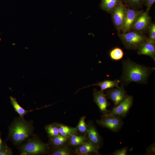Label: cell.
I'll use <instances>...</instances> for the list:
<instances>
[{"label": "cell", "instance_id": "6da1fadb", "mask_svg": "<svg viewBox=\"0 0 155 155\" xmlns=\"http://www.w3.org/2000/svg\"><path fill=\"white\" fill-rule=\"evenodd\" d=\"M123 73L121 80L125 84L134 82L146 84L148 78L154 68L138 64L128 59L122 63Z\"/></svg>", "mask_w": 155, "mask_h": 155}, {"label": "cell", "instance_id": "7a4b0ae2", "mask_svg": "<svg viewBox=\"0 0 155 155\" xmlns=\"http://www.w3.org/2000/svg\"><path fill=\"white\" fill-rule=\"evenodd\" d=\"M33 129L32 122L16 119L9 126L8 138L14 145L20 146L32 135Z\"/></svg>", "mask_w": 155, "mask_h": 155}, {"label": "cell", "instance_id": "3957f363", "mask_svg": "<svg viewBox=\"0 0 155 155\" xmlns=\"http://www.w3.org/2000/svg\"><path fill=\"white\" fill-rule=\"evenodd\" d=\"M49 149V145L41 142L38 138H29L19 148L20 154L34 155L44 154Z\"/></svg>", "mask_w": 155, "mask_h": 155}, {"label": "cell", "instance_id": "277c9868", "mask_svg": "<svg viewBox=\"0 0 155 155\" xmlns=\"http://www.w3.org/2000/svg\"><path fill=\"white\" fill-rule=\"evenodd\" d=\"M120 39L127 49H137L142 43L146 42L147 36L140 32L131 31L125 33H118Z\"/></svg>", "mask_w": 155, "mask_h": 155}, {"label": "cell", "instance_id": "5b68a950", "mask_svg": "<svg viewBox=\"0 0 155 155\" xmlns=\"http://www.w3.org/2000/svg\"><path fill=\"white\" fill-rule=\"evenodd\" d=\"M127 9L125 5L122 3L116 5L110 13L113 24L118 33L122 28Z\"/></svg>", "mask_w": 155, "mask_h": 155}, {"label": "cell", "instance_id": "8992f818", "mask_svg": "<svg viewBox=\"0 0 155 155\" xmlns=\"http://www.w3.org/2000/svg\"><path fill=\"white\" fill-rule=\"evenodd\" d=\"M96 122L100 126L114 131L119 130L123 123L120 116L107 114L102 115L101 119L97 120Z\"/></svg>", "mask_w": 155, "mask_h": 155}, {"label": "cell", "instance_id": "52a82bcc", "mask_svg": "<svg viewBox=\"0 0 155 155\" xmlns=\"http://www.w3.org/2000/svg\"><path fill=\"white\" fill-rule=\"evenodd\" d=\"M151 18L149 15V12L144 10L137 16L131 29V31L143 33L146 32L151 23Z\"/></svg>", "mask_w": 155, "mask_h": 155}, {"label": "cell", "instance_id": "ba28073f", "mask_svg": "<svg viewBox=\"0 0 155 155\" xmlns=\"http://www.w3.org/2000/svg\"><path fill=\"white\" fill-rule=\"evenodd\" d=\"M144 10H135L127 7L124 21L121 31L125 33L131 31L139 15Z\"/></svg>", "mask_w": 155, "mask_h": 155}, {"label": "cell", "instance_id": "9c48e42d", "mask_svg": "<svg viewBox=\"0 0 155 155\" xmlns=\"http://www.w3.org/2000/svg\"><path fill=\"white\" fill-rule=\"evenodd\" d=\"M105 92L107 98L113 102L114 107L119 105L127 96L125 90L122 86L106 89Z\"/></svg>", "mask_w": 155, "mask_h": 155}, {"label": "cell", "instance_id": "30bf717a", "mask_svg": "<svg viewBox=\"0 0 155 155\" xmlns=\"http://www.w3.org/2000/svg\"><path fill=\"white\" fill-rule=\"evenodd\" d=\"M133 98L131 96L127 95L126 98L118 106L114 107L107 115L124 117L126 116L131 107Z\"/></svg>", "mask_w": 155, "mask_h": 155}, {"label": "cell", "instance_id": "8fae6325", "mask_svg": "<svg viewBox=\"0 0 155 155\" xmlns=\"http://www.w3.org/2000/svg\"><path fill=\"white\" fill-rule=\"evenodd\" d=\"M93 100L98 106L101 113L103 115L108 113L110 111L108 110L107 108L108 106L106 95L104 93L103 91H98L94 88L93 92Z\"/></svg>", "mask_w": 155, "mask_h": 155}, {"label": "cell", "instance_id": "7c38bea8", "mask_svg": "<svg viewBox=\"0 0 155 155\" xmlns=\"http://www.w3.org/2000/svg\"><path fill=\"white\" fill-rule=\"evenodd\" d=\"M99 147L93 144L88 140L78 146L75 153L79 155H87L92 153L98 154Z\"/></svg>", "mask_w": 155, "mask_h": 155}, {"label": "cell", "instance_id": "4fadbf2b", "mask_svg": "<svg viewBox=\"0 0 155 155\" xmlns=\"http://www.w3.org/2000/svg\"><path fill=\"white\" fill-rule=\"evenodd\" d=\"M86 133L88 140L93 144L99 147L101 138L95 127L92 123L87 125Z\"/></svg>", "mask_w": 155, "mask_h": 155}, {"label": "cell", "instance_id": "5bb4252c", "mask_svg": "<svg viewBox=\"0 0 155 155\" xmlns=\"http://www.w3.org/2000/svg\"><path fill=\"white\" fill-rule=\"evenodd\" d=\"M137 50L138 55L148 56L155 61V44L146 42L142 44Z\"/></svg>", "mask_w": 155, "mask_h": 155}, {"label": "cell", "instance_id": "9a60e30c", "mask_svg": "<svg viewBox=\"0 0 155 155\" xmlns=\"http://www.w3.org/2000/svg\"><path fill=\"white\" fill-rule=\"evenodd\" d=\"M120 82V80H105L102 82H98V83L91 85L86 87L97 85L100 88V90L104 91V90L108 89L119 87V84Z\"/></svg>", "mask_w": 155, "mask_h": 155}, {"label": "cell", "instance_id": "2e32d148", "mask_svg": "<svg viewBox=\"0 0 155 155\" xmlns=\"http://www.w3.org/2000/svg\"><path fill=\"white\" fill-rule=\"evenodd\" d=\"M122 3V0H101L99 6L101 9L110 13L114 7Z\"/></svg>", "mask_w": 155, "mask_h": 155}, {"label": "cell", "instance_id": "e0dca14e", "mask_svg": "<svg viewBox=\"0 0 155 155\" xmlns=\"http://www.w3.org/2000/svg\"><path fill=\"white\" fill-rule=\"evenodd\" d=\"M59 134L69 138L72 135L77 134L78 130L76 127H72L62 124H58Z\"/></svg>", "mask_w": 155, "mask_h": 155}, {"label": "cell", "instance_id": "ac0fdd59", "mask_svg": "<svg viewBox=\"0 0 155 155\" xmlns=\"http://www.w3.org/2000/svg\"><path fill=\"white\" fill-rule=\"evenodd\" d=\"M69 138V144L73 146H78L88 140L85 135H77L76 134H73L71 135Z\"/></svg>", "mask_w": 155, "mask_h": 155}, {"label": "cell", "instance_id": "d6986e66", "mask_svg": "<svg viewBox=\"0 0 155 155\" xmlns=\"http://www.w3.org/2000/svg\"><path fill=\"white\" fill-rule=\"evenodd\" d=\"M10 102L15 111L18 114L20 117L24 119V117L28 111L25 110L18 104L16 99L12 96L10 97Z\"/></svg>", "mask_w": 155, "mask_h": 155}, {"label": "cell", "instance_id": "ffe728a7", "mask_svg": "<svg viewBox=\"0 0 155 155\" xmlns=\"http://www.w3.org/2000/svg\"><path fill=\"white\" fill-rule=\"evenodd\" d=\"M122 0L127 7L135 10H138L142 8L144 5L143 0Z\"/></svg>", "mask_w": 155, "mask_h": 155}, {"label": "cell", "instance_id": "44dd1931", "mask_svg": "<svg viewBox=\"0 0 155 155\" xmlns=\"http://www.w3.org/2000/svg\"><path fill=\"white\" fill-rule=\"evenodd\" d=\"M45 129L50 138L59 134L58 123H53L47 125L45 127Z\"/></svg>", "mask_w": 155, "mask_h": 155}, {"label": "cell", "instance_id": "7402d4cb", "mask_svg": "<svg viewBox=\"0 0 155 155\" xmlns=\"http://www.w3.org/2000/svg\"><path fill=\"white\" fill-rule=\"evenodd\" d=\"M68 138L60 134L50 138L51 144L55 148L63 146L67 141Z\"/></svg>", "mask_w": 155, "mask_h": 155}, {"label": "cell", "instance_id": "603a6c76", "mask_svg": "<svg viewBox=\"0 0 155 155\" xmlns=\"http://www.w3.org/2000/svg\"><path fill=\"white\" fill-rule=\"evenodd\" d=\"M124 55L122 50L120 48L116 47L112 49L109 52L110 58L114 61H119L121 59Z\"/></svg>", "mask_w": 155, "mask_h": 155}, {"label": "cell", "instance_id": "cb8c5ba5", "mask_svg": "<svg viewBox=\"0 0 155 155\" xmlns=\"http://www.w3.org/2000/svg\"><path fill=\"white\" fill-rule=\"evenodd\" d=\"M147 31L148 36L146 42L155 44V24L151 23L148 27Z\"/></svg>", "mask_w": 155, "mask_h": 155}, {"label": "cell", "instance_id": "d4e9b609", "mask_svg": "<svg viewBox=\"0 0 155 155\" xmlns=\"http://www.w3.org/2000/svg\"><path fill=\"white\" fill-rule=\"evenodd\" d=\"M61 146L55 148L51 154L52 155H69L71 152L70 149L66 146Z\"/></svg>", "mask_w": 155, "mask_h": 155}, {"label": "cell", "instance_id": "484cf974", "mask_svg": "<svg viewBox=\"0 0 155 155\" xmlns=\"http://www.w3.org/2000/svg\"><path fill=\"white\" fill-rule=\"evenodd\" d=\"M86 117L83 116L82 117L76 127L78 131L84 135L87 134L86 130L87 126L85 122Z\"/></svg>", "mask_w": 155, "mask_h": 155}, {"label": "cell", "instance_id": "4316f807", "mask_svg": "<svg viewBox=\"0 0 155 155\" xmlns=\"http://www.w3.org/2000/svg\"><path fill=\"white\" fill-rule=\"evenodd\" d=\"M143 4L146 7V11L149 12L152 5L154 3L155 0H143Z\"/></svg>", "mask_w": 155, "mask_h": 155}, {"label": "cell", "instance_id": "83f0119b", "mask_svg": "<svg viewBox=\"0 0 155 155\" xmlns=\"http://www.w3.org/2000/svg\"><path fill=\"white\" fill-rule=\"evenodd\" d=\"M12 154L11 149L6 144L0 151V155H11Z\"/></svg>", "mask_w": 155, "mask_h": 155}, {"label": "cell", "instance_id": "f1b7e54d", "mask_svg": "<svg viewBox=\"0 0 155 155\" xmlns=\"http://www.w3.org/2000/svg\"><path fill=\"white\" fill-rule=\"evenodd\" d=\"M127 148L126 147L121 149L117 150L113 153L114 155H127Z\"/></svg>", "mask_w": 155, "mask_h": 155}, {"label": "cell", "instance_id": "f546056e", "mask_svg": "<svg viewBox=\"0 0 155 155\" xmlns=\"http://www.w3.org/2000/svg\"><path fill=\"white\" fill-rule=\"evenodd\" d=\"M6 144L4 142L2 141L1 137V135L0 133V151L1 150L3 147Z\"/></svg>", "mask_w": 155, "mask_h": 155}]
</instances>
